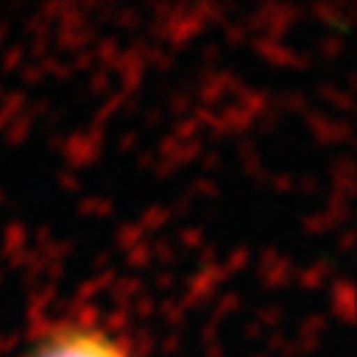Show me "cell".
Here are the masks:
<instances>
[{"mask_svg":"<svg viewBox=\"0 0 357 357\" xmlns=\"http://www.w3.org/2000/svg\"><path fill=\"white\" fill-rule=\"evenodd\" d=\"M35 357H128L116 341L107 334L86 330V327H73L52 334Z\"/></svg>","mask_w":357,"mask_h":357,"instance_id":"1","label":"cell"}]
</instances>
